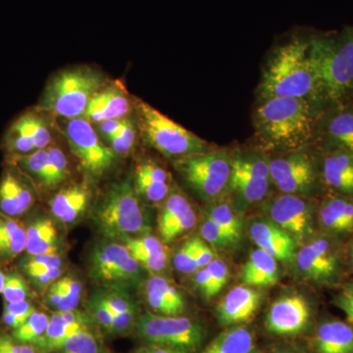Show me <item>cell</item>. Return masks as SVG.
<instances>
[{"instance_id": "29", "label": "cell", "mask_w": 353, "mask_h": 353, "mask_svg": "<svg viewBox=\"0 0 353 353\" xmlns=\"http://www.w3.org/2000/svg\"><path fill=\"white\" fill-rule=\"evenodd\" d=\"M322 226L333 233L353 232V202L343 197H331L319 211Z\"/></svg>"}, {"instance_id": "60", "label": "cell", "mask_w": 353, "mask_h": 353, "mask_svg": "<svg viewBox=\"0 0 353 353\" xmlns=\"http://www.w3.org/2000/svg\"><path fill=\"white\" fill-rule=\"evenodd\" d=\"M350 255H352V262H353V243L352 245V250H350Z\"/></svg>"}, {"instance_id": "17", "label": "cell", "mask_w": 353, "mask_h": 353, "mask_svg": "<svg viewBox=\"0 0 353 353\" xmlns=\"http://www.w3.org/2000/svg\"><path fill=\"white\" fill-rule=\"evenodd\" d=\"M0 180V212L10 217L24 214L34 204L31 179L13 162Z\"/></svg>"}, {"instance_id": "57", "label": "cell", "mask_w": 353, "mask_h": 353, "mask_svg": "<svg viewBox=\"0 0 353 353\" xmlns=\"http://www.w3.org/2000/svg\"><path fill=\"white\" fill-rule=\"evenodd\" d=\"M132 353H176L175 352H172L170 350H167V348L157 347V345H146L145 347L139 348L136 352Z\"/></svg>"}, {"instance_id": "30", "label": "cell", "mask_w": 353, "mask_h": 353, "mask_svg": "<svg viewBox=\"0 0 353 353\" xmlns=\"http://www.w3.org/2000/svg\"><path fill=\"white\" fill-rule=\"evenodd\" d=\"M26 250L30 255L57 254L59 241L57 228L48 218H39L28 229Z\"/></svg>"}, {"instance_id": "32", "label": "cell", "mask_w": 353, "mask_h": 353, "mask_svg": "<svg viewBox=\"0 0 353 353\" xmlns=\"http://www.w3.org/2000/svg\"><path fill=\"white\" fill-rule=\"evenodd\" d=\"M27 234L22 224L0 212V256L13 259L26 250Z\"/></svg>"}, {"instance_id": "46", "label": "cell", "mask_w": 353, "mask_h": 353, "mask_svg": "<svg viewBox=\"0 0 353 353\" xmlns=\"http://www.w3.org/2000/svg\"><path fill=\"white\" fill-rule=\"evenodd\" d=\"M139 315V307H134L114 316L113 324L111 327V336H124L134 330V324Z\"/></svg>"}, {"instance_id": "36", "label": "cell", "mask_w": 353, "mask_h": 353, "mask_svg": "<svg viewBox=\"0 0 353 353\" xmlns=\"http://www.w3.org/2000/svg\"><path fill=\"white\" fill-rule=\"evenodd\" d=\"M145 287L155 290L160 296L164 297L165 301H168L176 309L179 315L182 316L185 312V301L183 294L166 279L160 276H152L146 281Z\"/></svg>"}, {"instance_id": "28", "label": "cell", "mask_w": 353, "mask_h": 353, "mask_svg": "<svg viewBox=\"0 0 353 353\" xmlns=\"http://www.w3.org/2000/svg\"><path fill=\"white\" fill-rule=\"evenodd\" d=\"M330 145L353 155V106L329 116L323 131Z\"/></svg>"}, {"instance_id": "7", "label": "cell", "mask_w": 353, "mask_h": 353, "mask_svg": "<svg viewBox=\"0 0 353 353\" xmlns=\"http://www.w3.org/2000/svg\"><path fill=\"white\" fill-rule=\"evenodd\" d=\"M134 330L148 345L176 353L196 352L208 336L203 325L192 318L158 315L148 311L139 315Z\"/></svg>"}, {"instance_id": "6", "label": "cell", "mask_w": 353, "mask_h": 353, "mask_svg": "<svg viewBox=\"0 0 353 353\" xmlns=\"http://www.w3.org/2000/svg\"><path fill=\"white\" fill-rule=\"evenodd\" d=\"M139 131L146 143L168 158L189 157L208 152L210 146L204 139L143 101L136 102Z\"/></svg>"}, {"instance_id": "2", "label": "cell", "mask_w": 353, "mask_h": 353, "mask_svg": "<svg viewBox=\"0 0 353 353\" xmlns=\"http://www.w3.org/2000/svg\"><path fill=\"white\" fill-rule=\"evenodd\" d=\"M309 41L294 38L274 51L260 83L261 99H318L317 83L309 59Z\"/></svg>"}, {"instance_id": "14", "label": "cell", "mask_w": 353, "mask_h": 353, "mask_svg": "<svg viewBox=\"0 0 353 353\" xmlns=\"http://www.w3.org/2000/svg\"><path fill=\"white\" fill-rule=\"evenodd\" d=\"M269 215L294 240L303 241L313 232L312 209L296 194H283L271 201Z\"/></svg>"}, {"instance_id": "43", "label": "cell", "mask_w": 353, "mask_h": 353, "mask_svg": "<svg viewBox=\"0 0 353 353\" xmlns=\"http://www.w3.org/2000/svg\"><path fill=\"white\" fill-rule=\"evenodd\" d=\"M136 129L129 119L126 120L124 126L117 134L108 139L115 153L120 155H127L131 152L136 141Z\"/></svg>"}, {"instance_id": "25", "label": "cell", "mask_w": 353, "mask_h": 353, "mask_svg": "<svg viewBox=\"0 0 353 353\" xmlns=\"http://www.w3.org/2000/svg\"><path fill=\"white\" fill-rule=\"evenodd\" d=\"M323 175L327 185L343 194H353V155L343 150L330 153Z\"/></svg>"}, {"instance_id": "11", "label": "cell", "mask_w": 353, "mask_h": 353, "mask_svg": "<svg viewBox=\"0 0 353 353\" xmlns=\"http://www.w3.org/2000/svg\"><path fill=\"white\" fill-rule=\"evenodd\" d=\"M65 136L72 153L90 175L101 176L113 166L115 152L102 143L87 118L68 120Z\"/></svg>"}, {"instance_id": "20", "label": "cell", "mask_w": 353, "mask_h": 353, "mask_svg": "<svg viewBox=\"0 0 353 353\" xmlns=\"http://www.w3.org/2000/svg\"><path fill=\"white\" fill-rule=\"evenodd\" d=\"M250 234L260 250L276 260L290 262L296 257V240L272 220L259 218L253 221Z\"/></svg>"}, {"instance_id": "27", "label": "cell", "mask_w": 353, "mask_h": 353, "mask_svg": "<svg viewBox=\"0 0 353 353\" xmlns=\"http://www.w3.org/2000/svg\"><path fill=\"white\" fill-rule=\"evenodd\" d=\"M87 330H92V326L67 321L60 311H55L50 316V323L43 338L34 347L41 353L57 352L72 336Z\"/></svg>"}, {"instance_id": "40", "label": "cell", "mask_w": 353, "mask_h": 353, "mask_svg": "<svg viewBox=\"0 0 353 353\" xmlns=\"http://www.w3.org/2000/svg\"><path fill=\"white\" fill-rule=\"evenodd\" d=\"M2 294L6 303H20L26 301V299L30 296V289L22 276L17 272H11L6 276Z\"/></svg>"}, {"instance_id": "45", "label": "cell", "mask_w": 353, "mask_h": 353, "mask_svg": "<svg viewBox=\"0 0 353 353\" xmlns=\"http://www.w3.org/2000/svg\"><path fill=\"white\" fill-rule=\"evenodd\" d=\"M201 234L206 243H210L216 250H224L232 245L227 234L222 231V229L209 217L202 223L201 226Z\"/></svg>"}, {"instance_id": "26", "label": "cell", "mask_w": 353, "mask_h": 353, "mask_svg": "<svg viewBox=\"0 0 353 353\" xmlns=\"http://www.w3.org/2000/svg\"><path fill=\"white\" fill-rule=\"evenodd\" d=\"M201 353H259V350L252 332L236 325L218 334Z\"/></svg>"}, {"instance_id": "18", "label": "cell", "mask_w": 353, "mask_h": 353, "mask_svg": "<svg viewBox=\"0 0 353 353\" xmlns=\"http://www.w3.org/2000/svg\"><path fill=\"white\" fill-rule=\"evenodd\" d=\"M157 222L162 241L168 243L194 227L196 211L181 192H170L160 208Z\"/></svg>"}, {"instance_id": "48", "label": "cell", "mask_w": 353, "mask_h": 353, "mask_svg": "<svg viewBox=\"0 0 353 353\" xmlns=\"http://www.w3.org/2000/svg\"><path fill=\"white\" fill-rule=\"evenodd\" d=\"M136 173L141 174L160 183H170L171 176L159 165L152 161L143 162L137 167Z\"/></svg>"}, {"instance_id": "8", "label": "cell", "mask_w": 353, "mask_h": 353, "mask_svg": "<svg viewBox=\"0 0 353 353\" xmlns=\"http://www.w3.org/2000/svg\"><path fill=\"white\" fill-rule=\"evenodd\" d=\"M176 171L204 201H214L229 185L232 159L225 152L208 150L176 159Z\"/></svg>"}, {"instance_id": "34", "label": "cell", "mask_w": 353, "mask_h": 353, "mask_svg": "<svg viewBox=\"0 0 353 353\" xmlns=\"http://www.w3.org/2000/svg\"><path fill=\"white\" fill-rule=\"evenodd\" d=\"M48 323H50V316L36 310L22 326L13 330L12 338L20 343L37 347L46 334Z\"/></svg>"}, {"instance_id": "47", "label": "cell", "mask_w": 353, "mask_h": 353, "mask_svg": "<svg viewBox=\"0 0 353 353\" xmlns=\"http://www.w3.org/2000/svg\"><path fill=\"white\" fill-rule=\"evenodd\" d=\"M209 277L212 284L213 294L216 296L227 284L229 278V269L223 260L214 259L208 267Z\"/></svg>"}, {"instance_id": "44", "label": "cell", "mask_w": 353, "mask_h": 353, "mask_svg": "<svg viewBox=\"0 0 353 353\" xmlns=\"http://www.w3.org/2000/svg\"><path fill=\"white\" fill-rule=\"evenodd\" d=\"M88 314L94 324L101 327L106 334L110 333L114 315L97 296H92L88 301Z\"/></svg>"}, {"instance_id": "5", "label": "cell", "mask_w": 353, "mask_h": 353, "mask_svg": "<svg viewBox=\"0 0 353 353\" xmlns=\"http://www.w3.org/2000/svg\"><path fill=\"white\" fill-rule=\"evenodd\" d=\"M94 220L105 238H128L148 231L145 211L141 208L131 181L114 183L97 204Z\"/></svg>"}, {"instance_id": "31", "label": "cell", "mask_w": 353, "mask_h": 353, "mask_svg": "<svg viewBox=\"0 0 353 353\" xmlns=\"http://www.w3.org/2000/svg\"><path fill=\"white\" fill-rule=\"evenodd\" d=\"M270 181L248 173L232 161L229 185L243 201L254 203L262 201L268 194Z\"/></svg>"}, {"instance_id": "59", "label": "cell", "mask_w": 353, "mask_h": 353, "mask_svg": "<svg viewBox=\"0 0 353 353\" xmlns=\"http://www.w3.org/2000/svg\"><path fill=\"white\" fill-rule=\"evenodd\" d=\"M6 276L4 275L3 272L0 270V292H2V290H3L4 284H6Z\"/></svg>"}, {"instance_id": "50", "label": "cell", "mask_w": 353, "mask_h": 353, "mask_svg": "<svg viewBox=\"0 0 353 353\" xmlns=\"http://www.w3.org/2000/svg\"><path fill=\"white\" fill-rule=\"evenodd\" d=\"M0 353H41L28 343H20L15 339L0 334Z\"/></svg>"}, {"instance_id": "9", "label": "cell", "mask_w": 353, "mask_h": 353, "mask_svg": "<svg viewBox=\"0 0 353 353\" xmlns=\"http://www.w3.org/2000/svg\"><path fill=\"white\" fill-rule=\"evenodd\" d=\"M141 267L126 245L110 241L95 245L88 259L90 277L108 289L123 290L139 284Z\"/></svg>"}, {"instance_id": "33", "label": "cell", "mask_w": 353, "mask_h": 353, "mask_svg": "<svg viewBox=\"0 0 353 353\" xmlns=\"http://www.w3.org/2000/svg\"><path fill=\"white\" fill-rule=\"evenodd\" d=\"M206 215L227 234L232 245L240 241L243 225L232 204L228 201H217L208 206Z\"/></svg>"}, {"instance_id": "52", "label": "cell", "mask_w": 353, "mask_h": 353, "mask_svg": "<svg viewBox=\"0 0 353 353\" xmlns=\"http://www.w3.org/2000/svg\"><path fill=\"white\" fill-rule=\"evenodd\" d=\"M194 283L196 284L197 289L201 290L203 296L208 297V299L214 296L208 269L199 268V270L194 272Z\"/></svg>"}, {"instance_id": "12", "label": "cell", "mask_w": 353, "mask_h": 353, "mask_svg": "<svg viewBox=\"0 0 353 353\" xmlns=\"http://www.w3.org/2000/svg\"><path fill=\"white\" fill-rule=\"evenodd\" d=\"M9 161L17 165L26 175L46 189H54L61 185L69 175L66 155L54 145H50L43 150Z\"/></svg>"}, {"instance_id": "35", "label": "cell", "mask_w": 353, "mask_h": 353, "mask_svg": "<svg viewBox=\"0 0 353 353\" xmlns=\"http://www.w3.org/2000/svg\"><path fill=\"white\" fill-rule=\"evenodd\" d=\"M53 353H112L92 330L80 332L65 341L62 347Z\"/></svg>"}, {"instance_id": "23", "label": "cell", "mask_w": 353, "mask_h": 353, "mask_svg": "<svg viewBox=\"0 0 353 353\" xmlns=\"http://www.w3.org/2000/svg\"><path fill=\"white\" fill-rule=\"evenodd\" d=\"M312 343L316 353H353V325L325 320L318 325Z\"/></svg>"}, {"instance_id": "16", "label": "cell", "mask_w": 353, "mask_h": 353, "mask_svg": "<svg viewBox=\"0 0 353 353\" xmlns=\"http://www.w3.org/2000/svg\"><path fill=\"white\" fill-rule=\"evenodd\" d=\"M296 260L301 273L315 282H331L338 275V255L326 239H316L303 245Z\"/></svg>"}, {"instance_id": "41", "label": "cell", "mask_w": 353, "mask_h": 353, "mask_svg": "<svg viewBox=\"0 0 353 353\" xmlns=\"http://www.w3.org/2000/svg\"><path fill=\"white\" fill-rule=\"evenodd\" d=\"M62 265L61 257L57 254L31 255L26 260L24 267L26 273L31 278L48 273L51 268H60Z\"/></svg>"}, {"instance_id": "3", "label": "cell", "mask_w": 353, "mask_h": 353, "mask_svg": "<svg viewBox=\"0 0 353 353\" xmlns=\"http://www.w3.org/2000/svg\"><path fill=\"white\" fill-rule=\"evenodd\" d=\"M260 138L278 148L294 150L314 134V120L307 99L271 97L261 99L253 115Z\"/></svg>"}, {"instance_id": "55", "label": "cell", "mask_w": 353, "mask_h": 353, "mask_svg": "<svg viewBox=\"0 0 353 353\" xmlns=\"http://www.w3.org/2000/svg\"><path fill=\"white\" fill-rule=\"evenodd\" d=\"M46 303L50 307L57 309L59 304L61 303L63 296H62L61 290L57 283H53L48 290V294H46Z\"/></svg>"}, {"instance_id": "54", "label": "cell", "mask_w": 353, "mask_h": 353, "mask_svg": "<svg viewBox=\"0 0 353 353\" xmlns=\"http://www.w3.org/2000/svg\"><path fill=\"white\" fill-rule=\"evenodd\" d=\"M126 120V118H122V119L104 121L99 124V131L106 137V139H108L109 137L114 136L122 129Z\"/></svg>"}, {"instance_id": "53", "label": "cell", "mask_w": 353, "mask_h": 353, "mask_svg": "<svg viewBox=\"0 0 353 353\" xmlns=\"http://www.w3.org/2000/svg\"><path fill=\"white\" fill-rule=\"evenodd\" d=\"M214 259V253L210 246L206 245L201 239L196 238V261L199 268H205Z\"/></svg>"}, {"instance_id": "13", "label": "cell", "mask_w": 353, "mask_h": 353, "mask_svg": "<svg viewBox=\"0 0 353 353\" xmlns=\"http://www.w3.org/2000/svg\"><path fill=\"white\" fill-rule=\"evenodd\" d=\"M272 182L285 194L308 192L315 182V171L307 155L292 153L269 162Z\"/></svg>"}, {"instance_id": "24", "label": "cell", "mask_w": 353, "mask_h": 353, "mask_svg": "<svg viewBox=\"0 0 353 353\" xmlns=\"http://www.w3.org/2000/svg\"><path fill=\"white\" fill-rule=\"evenodd\" d=\"M279 267L277 260L268 253L257 248L241 272V281L248 287H269L277 284Z\"/></svg>"}, {"instance_id": "10", "label": "cell", "mask_w": 353, "mask_h": 353, "mask_svg": "<svg viewBox=\"0 0 353 353\" xmlns=\"http://www.w3.org/2000/svg\"><path fill=\"white\" fill-rule=\"evenodd\" d=\"M52 116L39 108L29 109L11 123L4 134L9 160L43 150L52 143Z\"/></svg>"}, {"instance_id": "58", "label": "cell", "mask_w": 353, "mask_h": 353, "mask_svg": "<svg viewBox=\"0 0 353 353\" xmlns=\"http://www.w3.org/2000/svg\"><path fill=\"white\" fill-rule=\"evenodd\" d=\"M273 353H299V352H296V350H292V348L290 347H277L275 348V350H273Z\"/></svg>"}, {"instance_id": "15", "label": "cell", "mask_w": 353, "mask_h": 353, "mask_svg": "<svg viewBox=\"0 0 353 353\" xmlns=\"http://www.w3.org/2000/svg\"><path fill=\"white\" fill-rule=\"evenodd\" d=\"M310 307L303 296L281 297L269 308L265 327L271 334L292 336L305 331L310 323Z\"/></svg>"}, {"instance_id": "39", "label": "cell", "mask_w": 353, "mask_h": 353, "mask_svg": "<svg viewBox=\"0 0 353 353\" xmlns=\"http://www.w3.org/2000/svg\"><path fill=\"white\" fill-rule=\"evenodd\" d=\"M176 270L183 274L194 273L199 270L196 261V238L185 241L174 256Z\"/></svg>"}, {"instance_id": "51", "label": "cell", "mask_w": 353, "mask_h": 353, "mask_svg": "<svg viewBox=\"0 0 353 353\" xmlns=\"http://www.w3.org/2000/svg\"><path fill=\"white\" fill-rule=\"evenodd\" d=\"M36 311V308L32 306V304L30 301H23L20 303H8L4 304L3 312L10 313L13 316H15L18 320L24 324L27 321L28 318Z\"/></svg>"}, {"instance_id": "19", "label": "cell", "mask_w": 353, "mask_h": 353, "mask_svg": "<svg viewBox=\"0 0 353 353\" xmlns=\"http://www.w3.org/2000/svg\"><path fill=\"white\" fill-rule=\"evenodd\" d=\"M132 110V99L127 88L120 81L105 83L92 97L85 117L90 122L122 119Z\"/></svg>"}, {"instance_id": "4", "label": "cell", "mask_w": 353, "mask_h": 353, "mask_svg": "<svg viewBox=\"0 0 353 353\" xmlns=\"http://www.w3.org/2000/svg\"><path fill=\"white\" fill-rule=\"evenodd\" d=\"M108 82L101 72L90 67L63 70L50 79L38 108L52 117H85L92 97Z\"/></svg>"}, {"instance_id": "38", "label": "cell", "mask_w": 353, "mask_h": 353, "mask_svg": "<svg viewBox=\"0 0 353 353\" xmlns=\"http://www.w3.org/2000/svg\"><path fill=\"white\" fill-rule=\"evenodd\" d=\"M94 296H97L114 316L138 306L131 296L122 290H99Z\"/></svg>"}, {"instance_id": "42", "label": "cell", "mask_w": 353, "mask_h": 353, "mask_svg": "<svg viewBox=\"0 0 353 353\" xmlns=\"http://www.w3.org/2000/svg\"><path fill=\"white\" fill-rule=\"evenodd\" d=\"M130 252H141L150 255L167 254L163 241L153 236H141V238H124Z\"/></svg>"}, {"instance_id": "56", "label": "cell", "mask_w": 353, "mask_h": 353, "mask_svg": "<svg viewBox=\"0 0 353 353\" xmlns=\"http://www.w3.org/2000/svg\"><path fill=\"white\" fill-rule=\"evenodd\" d=\"M57 284L59 285L62 289L67 290V292H73V294H81V296H82L83 285L79 281L75 280V279L65 277L58 281Z\"/></svg>"}, {"instance_id": "21", "label": "cell", "mask_w": 353, "mask_h": 353, "mask_svg": "<svg viewBox=\"0 0 353 353\" xmlns=\"http://www.w3.org/2000/svg\"><path fill=\"white\" fill-rule=\"evenodd\" d=\"M261 296L248 285H238L230 290L218 304V321L224 327H232L250 321L259 307Z\"/></svg>"}, {"instance_id": "1", "label": "cell", "mask_w": 353, "mask_h": 353, "mask_svg": "<svg viewBox=\"0 0 353 353\" xmlns=\"http://www.w3.org/2000/svg\"><path fill=\"white\" fill-rule=\"evenodd\" d=\"M309 59L317 83L318 97L340 102L353 92V27L312 37Z\"/></svg>"}, {"instance_id": "22", "label": "cell", "mask_w": 353, "mask_h": 353, "mask_svg": "<svg viewBox=\"0 0 353 353\" xmlns=\"http://www.w3.org/2000/svg\"><path fill=\"white\" fill-rule=\"evenodd\" d=\"M92 199V190L85 183H72L60 190L50 201L52 214L64 224H72L82 217Z\"/></svg>"}, {"instance_id": "37", "label": "cell", "mask_w": 353, "mask_h": 353, "mask_svg": "<svg viewBox=\"0 0 353 353\" xmlns=\"http://www.w3.org/2000/svg\"><path fill=\"white\" fill-rule=\"evenodd\" d=\"M134 189L138 196L145 197L146 201L160 202L165 201L170 194V183H160L141 174L136 173Z\"/></svg>"}, {"instance_id": "49", "label": "cell", "mask_w": 353, "mask_h": 353, "mask_svg": "<svg viewBox=\"0 0 353 353\" xmlns=\"http://www.w3.org/2000/svg\"><path fill=\"white\" fill-rule=\"evenodd\" d=\"M334 304L347 315L353 325V284L343 285L340 294L334 297Z\"/></svg>"}]
</instances>
